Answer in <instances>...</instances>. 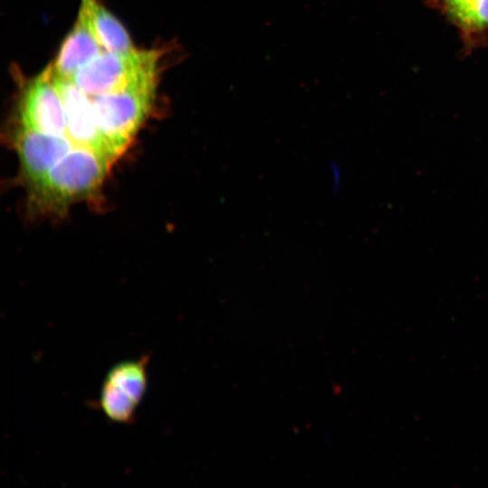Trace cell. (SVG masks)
I'll list each match as a JSON object with an SVG mask.
<instances>
[{"label":"cell","mask_w":488,"mask_h":488,"mask_svg":"<svg viewBox=\"0 0 488 488\" xmlns=\"http://www.w3.org/2000/svg\"><path fill=\"white\" fill-rule=\"evenodd\" d=\"M111 162L92 148L74 145L40 181L31 185L33 198L42 209H64L93 192Z\"/></svg>","instance_id":"1"},{"label":"cell","mask_w":488,"mask_h":488,"mask_svg":"<svg viewBox=\"0 0 488 488\" xmlns=\"http://www.w3.org/2000/svg\"><path fill=\"white\" fill-rule=\"evenodd\" d=\"M159 58L156 50L103 51L78 70L71 80L89 98L119 92L157 79Z\"/></svg>","instance_id":"2"},{"label":"cell","mask_w":488,"mask_h":488,"mask_svg":"<svg viewBox=\"0 0 488 488\" xmlns=\"http://www.w3.org/2000/svg\"><path fill=\"white\" fill-rule=\"evenodd\" d=\"M157 79L127 89L92 97L98 127L115 157L137 133L150 113L155 98Z\"/></svg>","instance_id":"3"},{"label":"cell","mask_w":488,"mask_h":488,"mask_svg":"<svg viewBox=\"0 0 488 488\" xmlns=\"http://www.w3.org/2000/svg\"><path fill=\"white\" fill-rule=\"evenodd\" d=\"M19 115L21 126L26 128L67 136L64 105L53 81L52 65L26 84L20 100Z\"/></svg>","instance_id":"4"},{"label":"cell","mask_w":488,"mask_h":488,"mask_svg":"<svg viewBox=\"0 0 488 488\" xmlns=\"http://www.w3.org/2000/svg\"><path fill=\"white\" fill-rule=\"evenodd\" d=\"M52 78L64 105L68 137L75 145L92 148L113 162L116 157L98 127L91 99L71 79L56 75L53 70Z\"/></svg>","instance_id":"5"},{"label":"cell","mask_w":488,"mask_h":488,"mask_svg":"<svg viewBox=\"0 0 488 488\" xmlns=\"http://www.w3.org/2000/svg\"><path fill=\"white\" fill-rule=\"evenodd\" d=\"M22 172L30 185L40 181L74 146L62 135H52L20 126L14 136Z\"/></svg>","instance_id":"6"},{"label":"cell","mask_w":488,"mask_h":488,"mask_svg":"<svg viewBox=\"0 0 488 488\" xmlns=\"http://www.w3.org/2000/svg\"><path fill=\"white\" fill-rule=\"evenodd\" d=\"M103 51L91 30L87 11L80 5L76 23L52 64L53 72L61 77L71 79L78 70Z\"/></svg>","instance_id":"7"},{"label":"cell","mask_w":488,"mask_h":488,"mask_svg":"<svg viewBox=\"0 0 488 488\" xmlns=\"http://www.w3.org/2000/svg\"><path fill=\"white\" fill-rule=\"evenodd\" d=\"M89 25L104 51L125 52L135 49L131 39L119 21L98 0H81Z\"/></svg>","instance_id":"8"},{"label":"cell","mask_w":488,"mask_h":488,"mask_svg":"<svg viewBox=\"0 0 488 488\" xmlns=\"http://www.w3.org/2000/svg\"><path fill=\"white\" fill-rule=\"evenodd\" d=\"M148 357L139 360L127 361L113 366L107 374L106 380L122 389L133 400L139 404L146 391Z\"/></svg>","instance_id":"9"},{"label":"cell","mask_w":488,"mask_h":488,"mask_svg":"<svg viewBox=\"0 0 488 488\" xmlns=\"http://www.w3.org/2000/svg\"><path fill=\"white\" fill-rule=\"evenodd\" d=\"M99 404L104 414L116 423L129 424L136 417L137 403L116 385L105 380Z\"/></svg>","instance_id":"10"},{"label":"cell","mask_w":488,"mask_h":488,"mask_svg":"<svg viewBox=\"0 0 488 488\" xmlns=\"http://www.w3.org/2000/svg\"><path fill=\"white\" fill-rule=\"evenodd\" d=\"M456 19L469 27H483L488 25V0H474Z\"/></svg>","instance_id":"11"},{"label":"cell","mask_w":488,"mask_h":488,"mask_svg":"<svg viewBox=\"0 0 488 488\" xmlns=\"http://www.w3.org/2000/svg\"><path fill=\"white\" fill-rule=\"evenodd\" d=\"M473 2L474 0H446L449 11L455 17Z\"/></svg>","instance_id":"12"}]
</instances>
